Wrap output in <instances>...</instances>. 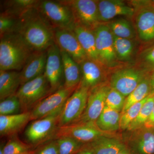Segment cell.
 Returning <instances> with one entry per match:
<instances>
[{
	"instance_id": "cell-23",
	"label": "cell",
	"mask_w": 154,
	"mask_h": 154,
	"mask_svg": "<svg viewBox=\"0 0 154 154\" xmlns=\"http://www.w3.org/2000/svg\"><path fill=\"white\" fill-rule=\"evenodd\" d=\"M21 86L20 72L0 70V100L16 95Z\"/></svg>"
},
{
	"instance_id": "cell-45",
	"label": "cell",
	"mask_w": 154,
	"mask_h": 154,
	"mask_svg": "<svg viewBox=\"0 0 154 154\" xmlns=\"http://www.w3.org/2000/svg\"></svg>"
},
{
	"instance_id": "cell-28",
	"label": "cell",
	"mask_w": 154,
	"mask_h": 154,
	"mask_svg": "<svg viewBox=\"0 0 154 154\" xmlns=\"http://www.w3.org/2000/svg\"><path fill=\"white\" fill-rule=\"evenodd\" d=\"M114 48L118 61L126 62L130 60L135 51L134 39L119 38L113 36Z\"/></svg>"
},
{
	"instance_id": "cell-16",
	"label": "cell",
	"mask_w": 154,
	"mask_h": 154,
	"mask_svg": "<svg viewBox=\"0 0 154 154\" xmlns=\"http://www.w3.org/2000/svg\"><path fill=\"white\" fill-rule=\"evenodd\" d=\"M81 80L79 85L91 90L108 82L109 70L102 64L88 58L79 65Z\"/></svg>"
},
{
	"instance_id": "cell-34",
	"label": "cell",
	"mask_w": 154,
	"mask_h": 154,
	"mask_svg": "<svg viewBox=\"0 0 154 154\" xmlns=\"http://www.w3.org/2000/svg\"><path fill=\"white\" fill-rule=\"evenodd\" d=\"M19 17L5 12L0 15V37L15 33L19 23Z\"/></svg>"
},
{
	"instance_id": "cell-1",
	"label": "cell",
	"mask_w": 154,
	"mask_h": 154,
	"mask_svg": "<svg viewBox=\"0 0 154 154\" xmlns=\"http://www.w3.org/2000/svg\"><path fill=\"white\" fill-rule=\"evenodd\" d=\"M15 33L33 52L46 51L55 43L54 29L42 18L36 7L19 16Z\"/></svg>"
},
{
	"instance_id": "cell-30",
	"label": "cell",
	"mask_w": 154,
	"mask_h": 154,
	"mask_svg": "<svg viewBox=\"0 0 154 154\" xmlns=\"http://www.w3.org/2000/svg\"><path fill=\"white\" fill-rule=\"evenodd\" d=\"M37 0H11L5 1L4 3L5 11L7 12L19 16L25 11L35 8L38 2Z\"/></svg>"
},
{
	"instance_id": "cell-22",
	"label": "cell",
	"mask_w": 154,
	"mask_h": 154,
	"mask_svg": "<svg viewBox=\"0 0 154 154\" xmlns=\"http://www.w3.org/2000/svg\"><path fill=\"white\" fill-rule=\"evenodd\" d=\"M60 52L63 64V87L67 88H76L79 85L81 80L79 65L66 53L61 50Z\"/></svg>"
},
{
	"instance_id": "cell-42",
	"label": "cell",
	"mask_w": 154,
	"mask_h": 154,
	"mask_svg": "<svg viewBox=\"0 0 154 154\" xmlns=\"http://www.w3.org/2000/svg\"><path fill=\"white\" fill-rule=\"evenodd\" d=\"M117 154H131V153L127 148L125 147L124 149L122 150L121 151L119 152Z\"/></svg>"
},
{
	"instance_id": "cell-36",
	"label": "cell",
	"mask_w": 154,
	"mask_h": 154,
	"mask_svg": "<svg viewBox=\"0 0 154 154\" xmlns=\"http://www.w3.org/2000/svg\"><path fill=\"white\" fill-rule=\"evenodd\" d=\"M21 112V106L17 95L10 96L1 101L0 115H11Z\"/></svg>"
},
{
	"instance_id": "cell-10",
	"label": "cell",
	"mask_w": 154,
	"mask_h": 154,
	"mask_svg": "<svg viewBox=\"0 0 154 154\" xmlns=\"http://www.w3.org/2000/svg\"><path fill=\"white\" fill-rule=\"evenodd\" d=\"M121 139L131 154H154V129L143 127L122 131Z\"/></svg>"
},
{
	"instance_id": "cell-8",
	"label": "cell",
	"mask_w": 154,
	"mask_h": 154,
	"mask_svg": "<svg viewBox=\"0 0 154 154\" xmlns=\"http://www.w3.org/2000/svg\"><path fill=\"white\" fill-rule=\"evenodd\" d=\"M93 30L99 60L110 71L119 63L114 50L113 34L107 23H99Z\"/></svg>"
},
{
	"instance_id": "cell-9",
	"label": "cell",
	"mask_w": 154,
	"mask_h": 154,
	"mask_svg": "<svg viewBox=\"0 0 154 154\" xmlns=\"http://www.w3.org/2000/svg\"><path fill=\"white\" fill-rule=\"evenodd\" d=\"M89 90L79 85L66 100L61 112L59 127L77 122L85 110Z\"/></svg>"
},
{
	"instance_id": "cell-2",
	"label": "cell",
	"mask_w": 154,
	"mask_h": 154,
	"mask_svg": "<svg viewBox=\"0 0 154 154\" xmlns=\"http://www.w3.org/2000/svg\"><path fill=\"white\" fill-rule=\"evenodd\" d=\"M33 52L17 33L1 36L0 70L21 71Z\"/></svg>"
},
{
	"instance_id": "cell-31",
	"label": "cell",
	"mask_w": 154,
	"mask_h": 154,
	"mask_svg": "<svg viewBox=\"0 0 154 154\" xmlns=\"http://www.w3.org/2000/svg\"><path fill=\"white\" fill-rule=\"evenodd\" d=\"M154 107V95H150L142 107L137 117L131 123L126 131H134L144 126Z\"/></svg>"
},
{
	"instance_id": "cell-37",
	"label": "cell",
	"mask_w": 154,
	"mask_h": 154,
	"mask_svg": "<svg viewBox=\"0 0 154 154\" xmlns=\"http://www.w3.org/2000/svg\"><path fill=\"white\" fill-rule=\"evenodd\" d=\"M126 98L118 91L110 88L106 96L105 105L121 113L124 108Z\"/></svg>"
},
{
	"instance_id": "cell-33",
	"label": "cell",
	"mask_w": 154,
	"mask_h": 154,
	"mask_svg": "<svg viewBox=\"0 0 154 154\" xmlns=\"http://www.w3.org/2000/svg\"><path fill=\"white\" fill-rule=\"evenodd\" d=\"M149 96L143 99V101L136 103L131 106L124 113H121L120 130L122 131H126L131 123L136 118L142 107L148 98Z\"/></svg>"
},
{
	"instance_id": "cell-11",
	"label": "cell",
	"mask_w": 154,
	"mask_h": 154,
	"mask_svg": "<svg viewBox=\"0 0 154 154\" xmlns=\"http://www.w3.org/2000/svg\"><path fill=\"white\" fill-rule=\"evenodd\" d=\"M71 9L75 24L94 30L100 22L97 1L63 0Z\"/></svg>"
},
{
	"instance_id": "cell-25",
	"label": "cell",
	"mask_w": 154,
	"mask_h": 154,
	"mask_svg": "<svg viewBox=\"0 0 154 154\" xmlns=\"http://www.w3.org/2000/svg\"><path fill=\"white\" fill-rule=\"evenodd\" d=\"M95 154H117L126 147L119 137H102L92 142Z\"/></svg>"
},
{
	"instance_id": "cell-44",
	"label": "cell",
	"mask_w": 154,
	"mask_h": 154,
	"mask_svg": "<svg viewBox=\"0 0 154 154\" xmlns=\"http://www.w3.org/2000/svg\"><path fill=\"white\" fill-rule=\"evenodd\" d=\"M34 149L30 151L26 152L23 153L21 154H34Z\"/></svg>"
},
{
	"instance_id": "cell-5",
	"label": "cell",
	"mask_w": 154,
	"mask_h": 154,
	"mask_svg": "<svg viewBox=\"0 0 154 154\" xmlns=\"http://www.w3.org/2000/svg\"><path fill=\"white\" fill-rule=\"evenodd\" d=\"M53 94L45 74L19 87L16 95L21 106V112H30L42 100Z\"/></svg>"
},
{
	"instance_id": "cell-41",
	"label": "cell",
	"mask_w": 154,
	"mask_h": 154,
	"mask_svg": "<svg viewBox=\"0 0 154 154\" xmlns=\"http://www.w3.org/2000/svg\"><path fill=\"white\" fill-rule=\"evenodd\" d=\"M151 96L154 95V71L149 73Z\"/></svg>"
},
{
	"instance_id": "cell-15",
	"label": "cell",
	"mask_w": 154,
	"mask_h": 154,
	"mask_svg": "<svg viewBox=\"0 0 154 154\" xmlns=\"http://www.w3.org/2000/svg\"><path fill=\"white\" fill-rule=\"evenodd\" d=\"M44 74L50 85L53 93L63 87L62 58L60 49L55 42L47 50V59Z\"/></svg>"
},
{
	"instance_id": "cell-39",
	"label": "cell",
	"mask_w": 154,
	"mask_h": 154,
	"mask_svg": "<svg viewBox=\"0 0 154 154\" xmlns=\"http://www.w3.org/2000/svg\"><path fill=\"white\" fill-rule=\"evenodd\" d=\"M75 154H95L92 142L85 144Z\"/></svg>"
},
{
	"instance_id": "cell-12",
	"label": "cell",
	"mask_w": 154,
	"mask_h": 154,
	"mask_svg": "<svg viewBox=\"0 0 154 154\" xmlns=\"http://www.w3.org/2000/svg\"><path fill=\"white\" fill-rule=\"evenodd\" d=\"M77 88L62 87L42 100L30 111L31 121L46 117L63 107L66 100Z\"/></svg>"
},
{
	"instance_id": "cell-21",
	"label": "cell",
	"mask_w": 154,
	"mask_h": 154,
	"mask_svg": "<svg viewBox=\"0 0 154 154\" xmlns=\"http://www.w3.org/2000/svg\"><path fill=\"white\" fill-rule=\"evenodd\" d=\"M72 30L76 36L88 58L102 64L96 49V38L94 30L77 24H75Z\"/></svg>"
},
{
	"instance_id": "cell-6",
	"label": "cell",
	"mask_w": 154,
	"mask_h": 154,
	"mask_svg": "<svg viewBox=\"0 0 154 154\" xmlns=\"http://www.w3.org/2000/svg\"><path fill=\"white\" fill-rule=\"evenodd\" d=\"M148 73L135 66L117 67L110 71L108 82L110 88L127 97Z\"/></svg>"
},
{
	"instance_id": "cell-13",
	"label": "cell",
	"mask_w": 154,
	"mask_h": 154,
	"mask_svg": "<svg viewBox=\"0 0 154 154\" xmlns=\"http://www.w3.org/2000/svg\"><path fill=\"white\" fill-rule=\"evenodd\" d=\"M110 89L107 82L90 90L85 110L76 122H96L106 106V96Z\"/></svg>"
},
{
	"instance_id": "cell-29",
	"label": "cell",
	"mask_w": 154,
	"mask_h": 154,
	"mask_svg": "<svg viewBox=\"0 0 154 154\" xmlns=\"http://www.w3.org/2000/svg\"><path fill=\"white\" fill-rule=\"evenodd\" d=\"M150 94L149 73L137 88L126 98L124 108L121 113H124L131 106L143 101Z\"/></svg>"
},
{
	"instance_id": "cell-17",
	"label": "cell",
	"mask_w": 154,
	"mask_h": 154,
	"mask_svg": "<svg viewBox=\"0 0 154 154\" xmlns=\"http://www.w3.org/2000/svg\"><path fill=\"white\" fill-rule=\"evenodd\" d=\"M54 35L55 42L60 49L67 54L78 64L88 58L72 30L54 29Z\"/></svg>"
},
{
	"instance_id": "cell-3",
	"label": "cell",
	"mask_w": 154,
	"mask_h": 154,
	"mask_svg": "<svg viewBox=\"0 0 154 154\" xmlns=\"http://www.w3.org/2000/svg\"><path fill=\"white\" fill-rule=\"evenodd\" d=\"M38 13L54 29L72 30L75 22L71 9L62 1H38Z\"/></svg>"
},
{
	"instance_id": "cell-14",
	"label": "cell",
	"mask_w": 154,
	"mask_h": 154,
	"mask_svg": "<svg viewBox=\"0 0 154 154\" xmlns=\"http://www.w3.org/2000/svg\"><path fill=\"white\" fill-rule=\"evenodd\" d=\"M133 22L137 37L142 45L154 42V6L135 10Z\"/></svg>"
},
{
	"instance_id": "cell-40",
	"label": "cell",
	"mask_w": 154,
	"mask_h": 154,
	"mask_svg": "<svg viewBox=\"0 0 154 154\" xmlns=\"http://www.w3.org/2000/svg\"><path fill=\"white\" fill-rule=\"evenodd\" d=\"M144 127L148 128H154V107L152 110L148 119L145 124Z\"/></svg>"
},
{
	"instance_id": "cell-7",
	"label": "cell",
	"mask_w": 154,
	"mask_h": 154,
	"mask_svg": "<svg viewBox=\"0 0 154 154\" xmlns=\"http://www.w3.org/2000/svg\"><path fill=\"white\" fill-rule=\"evenodd\" d=\"M121 134L103 131L96 125V122H76L60 127L55 139L60 137H69L84 143L93 142L102 137H119Z\"/></svg>"
},
{
	"instance_id": "cell-24",
	"label": "cell",
	"mask_w": 154,
	"mask_h": 154,
	"mask_svg": "<svg viewBox=\"0 0 154 154\" xmlns=\"http://www.w3.org/2000/svg\"><path fill=\"white\" fill-rule=\"evenodd\" d=\"M121 113L105 106L96 122L97 126L106 132L117 133L120 130Z\"/></svg>"
},
{
	"instance_id": "cell-35",
	"label": "cell",
	"mask_w": 154,
	"mask_h": 154,
	"mask_svg": "<svg viewBox=\"0 0 154 154\" xmlns=\"http://www.w3.org/2000/svg\"><path fill=\"white\" fill-rule=\"evenodd\" d=\"M59 154H75L85 143L69 137L56 139Z\"/></svg>"
},
{
	"instance_id": "cell-43",
	"label": "cell",
	"mask_w": 154,
	"mask_h": 154,
	"mask_svg": "<svg viewBox=\"0 0 154 154\" xmlns=\"http://www.w3.org/2000/svg\"><path fill=\"white\" fill-rule=\"evenodd\" d=\"M5 145V144H4L3 143H1V146H0V154H4L3 149H4V147Z\"/></svg>"
},
{
	"instance_id": "cell-32",
	"label": "cell",
	"mask_w": 154,
	"mask_h": 154,
	"mask_svg": "<svg viewBox=\"0 0 154 154\" xmlns=\"http://www.w3.org/2000/svg\"><path fill=\"white\" fill-rule=\"evenodd\" d=\"M9 137L3 149L4 154H21L34 149L30 144L21 140L17 135Z\"/></svg>"
},
{
	"instance_id": "cell-20",
	"label": "cell",
	"mask_w": 154,
	"mask_h": 154,
	"mask_svg": "<svg viewBox=\"0 0 154 154\" xmlns=\"http://www.w3.org/2000/svg\"><path fill=\"white\" fill-rule=\"evenodd\" d=\"M30 121V111L14 115H0L1 137L17 135Z\"/></svg>"
},
{
	"instance_id": "cell-19",
	"label": "cell",
	"mask_w": 154,
	"mask_h": 154,
	"mask_svg": "<svg viewBox=\"0 0 154 154\" xmlns=\"http://www.w3.org/2000/svg\"><path fill=\"white\" fill-rule=\"evenodd\" d=\"M46 59L47 50L33 52L20 72L21 85L44 73Z\"/></svg>"
},
{
	"instance_id": "cell-27",
	"label": "cell",
	"mask_w": 154,
	"mask_h": 154,
	"mask_svg": "<svg viewBox=\"0 0 154 154\" xmlns=\"http://www.w3.org/2000/svg\"><path fill=\"white\" fill-rule=\"evenodd\" d=\"M113 36L119 38L134 39L136 33L133 24L128 19L121 18L107 22Z\"/></svg>"
},
{
	"instance_id": "cell-18",
	"label": "cell",
	"mask_w": 154,
	"mask_h": 154,
	"mask_svg": "<svg viewBox=\"0 0 154 154\" xmlns=\"http://www.w3.org/2000/svg\"><path fill=\"white\" fill-rule=\"evenodd\" d=\"M100 23H107L116 17L126 16L132 18L135 13L133 8L121 0L97 1Z\"/></svg>"
},
{
	"instance_id": "cell-26",
	"label": "cell",
	"mask_w": 154,
	"mask_h": 154,
	"mask_svg": "<svg viewBox=\"0 0 154 154\" xmlns=\"http://www.w3.org/2000/svg\"><path fill=\"white\" fill-rule=\"evenodd\" d=\"M134 66L147 73L154 71V42L142 45L137 54Z\"/></svg>"
},
{
	"instance_id": "cell-4",
	"label": "cell",
	"mask_w": 154,
	"mask_h": 154,
	"mask_svg": "<svg viewBox=\"0 0 154 154\" xmlns=\"http://www.w3.org/2000/svg\"><path fill=\"white\" fill-rule=\"evenodd\" d=\"M63 107L46 117L31 122L25 131L27 143L35 149L48 141L55 139Z\"/></svg>"
},
{
	"instance_id": "cell-38",
	"label": "cell",
	"mask_w": 154,
	"mask_h": 154,
	"mask_svg": "<svg viewBox=\"0 0 154 154\" xmlns=\"http://www.w3.org/2000/svg\"><path fill=\"white\" fill-rule=\"evenodd\" d=\"M34 154H59L56 139L48 141L34 149Z\"/></svg>"
}]
</instances>
